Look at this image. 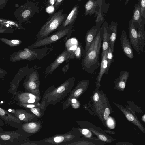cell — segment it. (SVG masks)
<instances>
[{
	"label": "cell",
	"mask_w": 145,
	"mask_h": 145,
	"mask_svg": "<svg viewBox=\"0 0 145 145\" xmlns=\"http://www.w3.org/2000/svg\"><path fill=\"white\" fill-rule=\"evenodd\" d=\"M103 34V29L101 27L82 61V69L91 74L94 73L100 67L99 56Z\"/></svg>",
	"instance_id": "obj_1"
},
{
	"label": "cell",
	"mask_w": 145,
	"mask_h": 145,
	"mask_svg": "<svg viewBox=\"0 0 145 145\" xmlns=\"http://www.w3.org/2000/svg\"><path fill=\"white\" fill-rule=\"evenodd\" d=\"M75 78L72 77L67 80L57 87L53 84L44 92L42 101L48 105H54L64 99L69 93L74 86Z\"/></svg>",
	"instance_id": "obj_2"
},
{
	"label": "cell",
	"mask_w": 145,
	"mask_h": 145,
	"mask_svg": "<svg viewBox=\"0 0 145 145\" xmlns=\"http://www.w3.org/2000/svg\"><path fill=\"white\" fill-rule=\"evenodd\" d=\"M52 47H48L47 45L40 49H35L25 48L12 54L9 60L12 62H16L21 60H27L29 61L35 59L40 60L52 51Z\"/></svg>",
	"instance_id": "obj_3"
},
{
	"label": "cell",
	"mask_w": 145,
	"mask_h": 145,
	"mask_svg": "<svg viewBox=\"0 0 145 145\" xmlns=\"http://www.w3.org/2000/svg\"><path fill=\"white\" fill-rule=\"evenodd\" d=\"M63 10H60L55 13L50 19L43 25L36 35V41L48 36L61 25L66 16V14L62 13Z\"/></svg>",
	"instance_id": "obj_4"
},
{
	"label": "cell",
	"mask_w": 145,
	"mask_h": 145,
	"mask_svg": "<svg viewBox=\"0 0 145 145\" xmlns=\"http://www.w3.org/2000/svg\"><path fill=\"white\" fill-rule=\"evenodd\" d=\"M36 65L28 69L26 77L23 82L24 89L35 95L41 98L40 92L39 75Z\"/></svg>",
	"instance_id": "obj_5"
},
{
	"label": "cell",
	"mask_w": 145,
	"mask_h": 145,
	"mask_svg": "<svg viewBox=\"0 0 145 145\" xmlns=\"http://www.w3.org/2000/svg\"><path fill=\"white\" fill-rule=\"evenodd\" d=\"M71 29L72 28L69 25L39 41H36L31 45L28 46V48L34 49L47 45L56 42L66 36L67 35L69 37L71 34Z\"/></svg>",
	"instance_id": "obj_6"
},
{
	"label": "cell",
	"mask_w": 145,
	"mask_h": 145,
	"mask_svg": "<svg viewBox=\"0 0 145 145\" xmlns=\"http://www.w3.org/2000/svg\"><path fill=\"white\" fill-rule=\"evenodd\" d=\"M78 134L75 129L66 134L57 135L52 137L38 141V143L58 144L62 143L74 141L78 137Z\"/></svg>",
	"instance_id": "obj_7"
},
{
	"label": "cell",
	"mask_w": 145,
	"mask_h": 145,
	"mask_svg": "<svg viewBox=\"0 0 145 145\" xmlns=\"http://www.w3.org/2000/svg\"><path fill=\"white\" fill-rule=\"evenodd\" d=\"M71 59H74L73 56L65 48L55 60L46 68L44 74L46 75L51 74L62 63Z\"/></svg>",
	"instance_id": "obj_8"
},
{
	"label": "cell",
	"mask_w": 145,
	"mask_h": 145,
	"mask_svg": "<svg viewBox=\"0 0 145 145\" xmlns=\"http://www.w3.org/2000/svg\"><path fill=\"white\" fill-rule=\"evenodd\" d=\"M28 3L21 5L14 11L13 16L21 23L28 22L32 12Z\"/></svg>",
	"instance_id": "obj_9"
},
{
	"label": "cell",
	"mask_w": 145,
	"mask_h": 145,
	"mask_svg": "<svg viewBox=\"0 0 145 145\" xmlns=\"http://www.w3.org/2000/svg\"><path fill=\"white\" fill-rule=\"evenodd\" d=\"M88 80H83L79 82L74 88L71 90L67 100L63 104L62 108L73 98L77 99L87 89L89 84Z\"/></svg>",
	"instance_id": "obj_10"
},
{
	"label": "cell",
	"mask_w": 145,
	"mask_h": 145,
	"mask_svg": "<svg viewBox=\"0 0 145 145\" xmlns=\"http://www.w3.org/2000/svg\"><path fill=\"white\" fill-rule=\"evenodd\" d=\"M120 39L123 52L129 58L133 59L134 54L131 44L126 32L123 30L121 33Z\"/></svg>",
	"instance_id": "obj_11"
},
{
	"label": "cell",
	"mask_w": 145,
	"mask_h": 145,
	"mask_svg": "<svg viewBox=\"0 0 145 145\" xmlns=\"http://www.w3.org/2000/svg\"><path fill=\"white\" fill-rule=\"evenodd\" d=\"M102 5V0H88L84 5L85 16L88 15L91 16L94 14L97 16L101 10Z\"/></svg>",
	"instance_id": "obj_12"
},
{
	"label": "cell",
	"mask_w": 145,
	"mask_h": 145,
	"mask_svg": "<svg viewBox=\"0 0 145 145\" xmlns=\"http://www.w3.org/2000/svg\"><path fill=\"white\" fill-rule=\"evenodd\" d=\"M128 29L129 40L131 44L135 51L138 52L140 50L138 33L131 19L129 20Z\"/></svg>",
	"instance_id": "obj_13"
},
{
	"label": "cell",
	"mask_w": 145,
	"mask_h": 145,
	"mask_svg": "<svg viewBox=\"0 0 145 145\" xmlns=\"http://www.w3.org/2000/svg\"><path fill=\"white\" fill-rule=\"evenodd\" d=\"M114 103L123 112L126 118L129 121L137 126L142 132L144 133H145L144 127L134 113L130 110L125 109L123 106L120 105L114 102Z\"/></svg>",
	"instance_id": "obj_14"
},
{
	"label": "cell",
	"mask_w": 145,
	"mask_h": 145,
	"mask_svg": "<svg viewBox=\"0 0 145 145\" xmlns=\"http://www.w3.org/2000/svg\"><path fill=\"white\" fill-rule=\"evenodd\" d=\"M29 69L28 65L19 69L14 79L10 84V90H16L21 80L27 75Z\"/></svg>",
	"instance_id": "obj_15"
},
{
	"label": "cell",
	"mask_w": 145,
	"mask_h": 145,
	"mask_svg": "<svg viewBox=\"0 0 145 145\" xmlns=\"http://www.w3.org/2000/svg\"><path fill=\"white\" fill-rule=\"evenodd\" d=\"M17 97L18 102L24 104L37 103L39 102L41 98L30 92L19 93Z\"/></svg>",
	"instance_id": "obj_16"
},
{
	"label": "cell",
	"mask_w": 145,
	"mask_h": 145,
	"mask_svg": "<svg viewBox=\"0 0 145 145\" xmlns=\"http://www.w3.org/2000/svg\"><path fill=\"white\" fill-rule=\"evenodd\" d=\"M108 50L106 51L103 56L101 57L100 71L95 80L96 85L98 88L100 87V81L103 75L105 74H108V73L107 71L108 62L107 57Z\"/></svg>",
	"instance_id": "obj_17"
},
{
	"label": "cell",
	"mask_w": 145,
	"mask_h": 145,
	"mask_svg": "<svg viewBox=\"0 0 145 145\" xmlns=\"http://www.w3.org/2000/svg\"><path fill=\"white\" fill-rule=\"evenodd\" d=\"M108 25L107 22L105 21L103 24L102 27L103 29V34L102 42L101 57L108 49L110 46L109 37L108 31Z\"/></svg>",
	"instance_id": "obj_18"
},
{
	"label": "cell",
	"mask_w": 145,
	"mask_h": 145,
	"mask_svg": "<svg viewBox=\"0 0 145 145\" xmlns=\"http://www.w3.org/2000/svg\"><path fill=\"white\" fill-rule=\"evenodd\" d=\"M118 25L117 22L111 21L110 25L108 26L110 46L113 53L114 51V44L117 34Z\"/></svg>",
	"instance_id": "obj_19"
},
{
	"label": "cell",
	"mask_w": 145,
	"mask_h": 145,
	"mask_svg": "<svg viewBox=\"0 0 145 145\" xmlns=\"http://www.w3.org/2000/svg\"><path fill=\"white\" fill-rule=\"evenodd\" d=\"M131 19L136 29L137 28L142 25L144 24V22L140 15V3L139 1H138V3L134 6V9Z\"/></svg>",
	"instance_id": "obj_20"
},
{
	"label": "cell",
	"mask_w": 145,
	"mask_h": 145,
	"mask_svg": "<svg viewBox=\"0 0 145 145\" xmlns=\"http://www.w3.org/2000/svg\"><path fill=\"white\" fill-rule=\"evenodd\" d=\"M100 27H101L95 25L86 32L85 36V48L86 52L89 49Z\"/></svg>",
	"instance_id": "obj_21"
},
{
	"label": "cell",
	"mask_w": 145,
	"mask_h": 145,
	"mask_svg": "<svg viewBox=\"0 0 145 145\" xmlns=\"http://www.w3.org/2000/svg\"><path fill=\"white\" fill-rule=\"evenodd\" d=\"M79 6L76 5L69 13L66 19L57 29L58 30L61 29L70 25L75 20L78 13Z\"/></svg>",
	"instance_id": "obj_22"
},
{
	"label": "cell",
	"mask_w": 145,
	"mask_h": 145,
	"mask_svg": "<svg viewBox=\"0 0 145 145\" xmlns=\"http://www.w3.org/2000/svg\"><path fill=\"white\" fill-rule=\"evenodd\" d=\"M129 75L127 71H121L119 73V76L115 79L114 81L115 87L118 89L123 90Z\"/></svg>",
	"instance_id": "obj_23"
},
{
	"label": "cell",
	"mask_w": 145,
	"mask_h": 145,
	"mask_svg": "<svg viewBox=\"0 0 145 145\" xmlns=\"http://www.w3.org/2000/svg\"><path fill=\"white\" fill-rule=\"evenodd\" d=\"M16 117L21 121L26 123L37 117L33 113H29L26 111L22 109L15 110L14 113Z\"/></svg>",
	"instance_id": "obj_24"
},
{
	"label": "cell",
	"mask_w": 145,
	"mask_h": 145,
	"mask_svg": "<svg viewBox=\"0 0 145 145\" xmlns=\"http://www.w3.org/2000/svg\"><path fill=\"white\" fill-rule=\"evenodd\" d=\"M42 124L39 121L27 122L23 124L22 129L25 132L30 134H33L39 131L42 128Z\"/></svg>",
	"instance_id": "obj_25"
},
{
	"label": "cell",
	"mask_w": 145,
	"mask_h": 145,
	"mask_svg": "<svg viewBox=\"0 0 145 145\" xmlns=\"http://www.w3.org/2000/svg\"><path fill=\"white\" fill-rule=\"evenodd\" d=\"M144 24H143L136 29L138 34L139 45L140 51L144 52L145 40V33L144 29Z\"/></svg>",
	"instance_id": "obj_26"
},
{
	"label": "cell",
	"mask_w": 145,
	"mask_h": 145,
	"mask_svg": "<svg viewBox=\"0 0 145 145\" xmlns=\"http://www.w3.org/2000/svg\"><path fill=\"white\" fill-rule=\"evenodd\" d=\"M23 135L14 132H7L0 133V139L4 141H13L16 138Z\"/></svg>",
	"instance_id": "obj_27"
},
{
	"label": "cell",
	"mask_w": 145,
	"mask_h": 145,
	"mask_svg": "<svg viewBox=\"0 0 145 145\" xmlns=\"http://www.w3.org/2000/svg\"><path fill=\"white\" fill-rule=\"evenodd\" d=\"M0 117L7 121L21 123V121L16 117L13 116L6 110L0 107Z\"/></svg>",
	"instance_id": "obj_28"
},
{
	"label": "cell",
	"mask_w": 145,
	"mask_h": 145,
	"mask_svg": "<svg viewBox=\"0 0 145 145\" xmlns=\"http://www.w3.org/2000/svg\"><path fill=\"white\" fill-rule=\"evenodd\" d=\"M16 104L20 107L27 109L36 107H39L46 109L48 105L44 101H42L41 103L39 102L37 103L31 104H24L18 102Z\"/></svg>",
	"instance_id": "obj_29"
},
{
	"label": "cell",
	"mask_w": 145,
	"mask_h": 145,
	"mask_svg": "<svg viewBox=\"0 0 145 145\" xmlns=\"http://www.w3.org/2000/svg\"><path fill=\"white\" fill-rule=\"evenodd\" d=\"M0 23L8 24L15 27L19 29L25 30V29L22 26V23L11 20L0 18Z\"/></svg>",
	"instance_id": "obj_30"
},
{
	"label": "cell",
	"mask_w": 145,
	"mask_h": 145,
	"mask_svg": "<svg viewBox=\"0 0 145 145\" xmlns=\"http://www.w3.org/2000/svg\"><path fill=\"white\" fill-rule=\"evenodd\" d=\"M86 53L85 49L84 48L81 43L79 42L73 54L74 58L79 60L84 57Z\"/></svg>",
	"instance_id": "obj_31"
},
{
	"label": "cell",
	"mask_w": 145,
	"mask_h": 145,
	"mask_svg": "<svg viewBox=\"0 0 145 145\" xmlns=\"http://www.w3.org/2000/svg\"><path fill=\"white\" fill-rule=\"evenodd\" d=\"M0 40L10 47L18 46L22 43V41L18 39H9L4 37L0 38Z\"/></svg>",
	"instance_id": "obj_32"
},
{
	"label": "cell",
	"mask_w": 145,
	"mask_h": 145,
	"mask_svg": "<svg viewBox=\"0 0 145 145\" xmlns=\"http://www.w3.org/2000/svg\"><path fill=\"white\" fill-rule=\"evenodd\" d=\"M32 113L37 118H41L44 114L46 108L36 107L29 109Z\"/></svg>",
	"instance_id": "obj_33"
},
{
	"label": "cell",
	"mask_w": 145,
	"mask_h": 145,
	"mask_svg": "<svg viewBox=\"0 0 145 145\" xmlns=\"http://www.w3.org/2000/svg\"><path fill=\"white\" fill-rule=\"evenodd\" d=\"M113 56V52H112L109 46L108 48L107 56L108 62L107 71L108 72L109 69L111 64L114 61Z\"/></svg>",
	"instance_id": "obj_34"
},
{
	"label": "cell",
	"mask_w": 145,
	"mask_h": 145,
	"mask_svg": "<svg viewBox=\"0 0 145 145\" xmlns=\"http://www.w3.org/2000/svg\"><path fill=\"white\" fill-rule=\"evenodd\" d=\"M90 130L95 134L97 135L101 140L104 142H110V140L108 138L104 135L91 128H89Z\"/></svg>",
	"instance_id": "obj_35"
},
{
	"label": "cell",
	"mask_w": 145,
	"mask_h": 145,
	"mask_svg": "<svg viewBox=\"0 0 145 145\" xmlns=\"http://www.w3.org/2000/svg\"><path fill=\"white\" fill-rule=\"evenodd\" d=\"M14 31V28L7 27L0 24V33H12Z\"/></svg>",
	"instance_id": "obj_36"
},
{
	"label": "cell",
	"mask_w": 145,
	"mask_h": 145,
	"mask_svg": "<svg viewBox=\"0 0 145 145\" xmlns=\"http://www.w3.org/2000/svg\"><path fill=\"white\" fill-rule=\"evenodd\" d=\"M140 15L141 17L145 18V0L140 1Z\"/></svg>",
	"instance_id": "obj_37"
},
{
	"label": "cell",
	"mask_w": 145,
	"mask_h": 145,
	"mask_svg": "<svg viewBox=\"0 0 145 145\" xmlns=\"http://www.w3.org/2000/svg\"><path fill=\"white\" fill-rule=\"evenodd\" d=\"M80 131L83 135L87 137L90 138L92 135L91 132L87 129H80Z\"/></svg>",
	"instance_id": "obj_38"
},
{
	"label": "cell",
	"mask_w": 145,
	"mask_h": 145,
	"mask_svg": "<svg viewBox=\"0 0 145 145\" xmlns=\"http://www.w3.org/2000/svg\"><path fill=\"white\" fill-rule=\"evenodd\" d=\"M110 113L109 108H106L105 110L104 114V117L105 120H107L108 119Z\"/></svg>",
	"instance_id": "obj_39"
},
{
	"label": "cell",
	"mask_w": 145,
	"mask_h": 145,
	"mask_svg": "<svg viewBox=\"0 0 145 145\" xmlns=\"http://www.w3.org/2000/svg\"><path fill=\"white\" fill-rule=\"evenodd\" d=\"M113 120L111 118L108 119L107 121V125L108 126L111 128H113L114 127V124Z\"/></svg>",
	"instance_id": "obj_40"
},
{
	"label": "cell",
	"mask_w": 145,
	"mask_h": 145,
	"mask_svg": "<svg viewBox=\"0 0 145 145\" xmlns=\"http://www.w3.org/2000/svg\"><path fill=\"white\" fill-rule=\"evenodd\" d=\"M7 74V72L5 70L0 68V78H4Z\"/></svg>",
	"instance_id": "obj_41"
},
{
	"label": "cell",
	"mask_w": 145,
	"mask_h": 145,
	"mask_svg": "<svg viewBox=\"0 0 145 145\" xmlns=\"http://www.w3.org/2000/svg\"><path fill=\"white\" fill-rule=\"evenodd\" d=\"M8 0H0V10L3 9L6 6Z\"/></svg>",
	"instance_id": "obj_42"
},
{
	"label": "cell",
	"mask_w": 145,
	"mask_h": 145,
	"mask_svg": "<svg viewBox=\"0 0 145 145\" xmlns=\"http://www.w3.org/2000/svg\"><path fill=\"white\" fill-rule=\"evenodd\" d=\"M69 64L68 63L67 65H65L62 69V71L64 74H65L69 68Z\"/></svg>",
	"instance_id": "obj_43"
},
{
	"label": "cell",
	"mask_w": 145,
	"mask_h": 145,
	"mask_svg": "<svg viewBox=\"0 0 145 145\" xmlns=\"http://www.w3.org/2000/svg\"><path fill=\"white\" fill-rule=\"evenodd\" d=\"M63 0H57L54 5L55 8L56 9L58 8V6L61 4Z\"/></svg>",
	"instance_id": "obj_44"
},
{
	"label": "cell",
	"mask_w": 145,
	"mask_h": 145,
	"mask_svg": "<svg viewBox=\"0 0 145 145\" xmlns=\"http://www.w3.org/2000/svg\"><path fill=\"white\" fill-rule=\"evenodd\" d=\"M99 95L98 93H95L93 97V99L94 101L96 102L98 101L99 100Z\"/></svg>",
	"instance_id": "obj_45"
},
{
	"label": "cell",
	"mask_w": 145,
	"mask_h": 145,
	"mask_svg": "<svg viewBox=\"0 0 145 145\" xmlns=\"http://www.w3.org/2000/svg\"><path fill=\"white\" fill-rule=\"evenodd\" d=\"M71 104L72 107L74 108H77L80 106V103L78 101L76 103L72 104Z\"/></svg>",
	"instance_id": "obj_46"
},
{
	"label": "cell",
	"mask_w": 145,
	"mask_h": 145,
	"mask_svg": "<svg viewBox=\"0 0 145 145\" xmlns=\"http://www.w3.org/2000/svg\"><path fill=\"white\" fill-rule=\"evenodd\" d=\"M22 145H37V144H34V143H25L23 144H21Z\"/></svg>",
	"instance_id": "obj_47"
},
{
	"label": "cell",
	"mask_w": 145,
	"mask_h": 145,
	"mask_svg": "<svg viewBox=\"0 0 145 145\" xmlns=\"http://www.w3.org/2000/svg\"><path fill=\"white\" fill-rule=\"evenodd\" d=\"M4 124L3 122L0 119V126H3Z\"/></svg>",
	"instance_id": "obj_48"
},
{
	"label": "cell",
	"mask_w": 145,
	"mask_h": 145,
	"mask_svg": "<svg viewBox=\"0 0 145 145\" xmlns=\"http://www.w3.org/2000/svg\"><path fill=\"white\" fill-rule=\"evenodd\" d=\"M145 114H144L142 116V120L144 122H145Z\"/></svg>",
	"instance_id": "obj_49"
},
{
	"label": "cell",
	"mask_w": 145,
	"mask_h": 145,
	"mask_svg": "<svg viewBox=\"0 0 145 145\" xmlns=\"http://www.w3.org/2000/svg\"><path fill=\"white\" fill-rule=\"evenodd\" d=\"M129 0H126L125 1V5H126L129 2Z\"/></svg>",
	"instance_id": "obj_50"
},
{
	"label": "cell",
	"mask_w": 145,
	"mask_h": 145,
	"mask_svg": "<svg viewBox=\"0 0 145 145\" xmlns=\"http://www.w3.org/2000/svg\"><path fill=\"white\" fill-rule=\"evenodd\" d=\"M81 0H79V1H80V2Z\"/></svg>",
	"instance_id": "obj_51"
},
{
	"label": "cell",
	"mask_w": 145,
	"mask_h": 145,
	"mask_svg": "<svg viewBox=\"0 0 145 145\" xmlns=\"http://www.w3.org/2000/svg\"></svg>",
	"instance_id": "obj_52"
}]
</instances>
